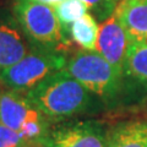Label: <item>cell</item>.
<instances>
[{"mask_svg": "<svg viewBox=\"0 0 147 147\" xmlns=\"http://www.w3.org/2000/svg\"><path fill=\"white\" fill-rule=\"evenodd\" d=\"M49 120L65 121L91 114L103 107L97 96L80 84L65 69L54 72L26 93Z\"/></svg>", "mask_w": 147, "mask_h": 147, "instance_id": "6da1fadb", "label": "cell"}, {"mask_svg": "<svg viewBox=\"0 0 147 147\" xmlns=\"http://www.w3.org/2000/svg\"><path fill=\"white\" fill-rule=\"evenodd\" d=\"M64 69L97 96L105 107H117L131 96L125 76L96 50H77L66 60Z\"/></svg>", "mask_w": 147, "mask_h": 147, "instance_id": "7a4b0ae2", "label": "cell"}, {"mask_svg": "<svg viewBox=\"0 0 147 147\" xmlns=\"http://www.w3.org/2000/svg\"><path fill=\"white\" fill-rule=\"evenodd\" d=\"M12 11L31 47L60 52L69 45L52 5L38 0H16Z\"/></svg>", "mask_w": 147, "mask_h": 147, "instance_id": "3957f363", "label": "cell"}, {"mask_svg": "<svg viewBox=\"0 0 147 147\" xmlns=\"http://www.w3.org/2000/svg\"><path fill=\"white\" fill-rule=\"evenodd\" d=\"M49 119L21 92L0 88V123L32 145L42 146L50 130Z\"/></svg>", "mask_w": 147, "mask_h": 147, "instance_id": "277c9868", "label": "cell"}, {"mask_svg": "<svg viewBox=\"0 0 147 147\" xmlns=\"http://www.w3.org/2000/svg\"><path fill=\"white\" fill-rule=\"evenodd\" d=\"M66 58L61 52L31 47L20 61L0 75V84L10 90L27 93L54 72L63 70Z\"/></svg>", "mask_w": 147, "mask_h": 147, "instance_id": "5b68a950", "label": "cell"}, {"mask_svg": "<svg viewBox=\"0 0 147 147\" xmlns=\"http://www.w3.org/2000/svg\"><path fill=\"white\" fill-rule=\"evenodd\" d=\"M107 131L96 120L63 121L50 127L43 147H107Z\"/></svg>", "mask_w": 147, "mask_h": 147, "instance_id": "8992f818", "label": "cell"}, {"mask_svg": "<svg viewBox=\"0 0 147 147\" xmlns=\"http://www.w3.org/2000/svg\"><path fill=\"white\" fill-rule=\"evenodd\" d=\"M129 43L130 42L125 30L123 28L115 13L100 24L96 52H98L121 75H124V65Z\"/></svg>", "mask_w": 147, "mask_h": 147, "instance_id": "52a82bcc", "label": "cell"}, {"mask_svg": "<svg viewBox=\"0 0 147 147\" xmlns=\"http://www.w3.org/2000/svg\"><path fill=\"white\" fill-rule=\"evenodd\" d=\"M31 44L15 17L0 16V75L30 52Z\"/></svg>", "mask_w": 147, "mask_h": 147, "instance_id": "ba28073f", "label": "cell"}, {"mask_svg": "<svg viewBox=\"0 0 147 147\" xmlns=\"http://www.w3.org/2000/svg\"><path fill=\"white\" fill-rule=\"evenodd\" d=\"M129 42L147 43V0H120L115 12Z\"/></svg>", "mask_w": 147, "mask_h": 147, "instance_id": "9c48e42d", "label": "cell"}, {"mask_svg": "<svg viewBox=\"0 0 147 147\" xmlns=\"http://www.w3.org/2000/svg\"><path fill=\"white\" fill-rule=\"evenodd\" d=\"M107 147H147V121L115 124L107 131Z\"/></svg>", "mask_w": 147, "mask_h": 147, "instance_id": "30bf717a", "label": "cell"}, {"mask_svg": "<svg viewBox=\"0 0 147 147\" xmlns=\"http://www.w3.org/2000/svg\"><path fill=\"white\" fill-rule=\"evenodd\" d=\"M124 76L131 91L135 88L147 91V43H129Z\"/></svg>", "mask_w": 147, "mask_h": 147, "instance_id": "8fae6325", "label": "cell"}, {"mask_svg": "<svg viewBox=\"0 0 147 147\" xmlns=\"http://www.w3.org/2000/svg\"><path fill=\"white\" fill-rule=\"evenodd\" d=\"M99 26L96 17L90 12L75 21L70 27V38L82 49L96 50Z\"/></svg>", "mask_w": 147, "mask_h": 147, "instance_id": "7c38bea8", "label": "cell"}, {"mask_svg": "<svg viewBox=\"0 0 147 147\" xmlns=\"http://www.w3.org/2000/svg\"><path fill=\"white\" fill-rule=\"evenodd\" d=\"M53 7L59 24L61 26L64 38L69 43L71 25L84 16L86 12H88V7L82 0H63L61 3L54 5Z\"/></svg>", "mask_w": 147, "mask_h": 147, "instance_id": "4fadbf2b", "label": "cell"}, {"mask_svg": "<svg viewBox=\"0 0 147 147\" xmlns=\"http://www.w3.org/2000/svg\"><path fill=\"white\" fill-rule=\"evenodd\" d=\"M96 20L104 21L115 12L117 1L115 0H82Z\"/></svg>", "mask_w": 147, "mask_h": 147, "instance_id": "5bb4252c", "label": "cell"}, {"mask_svg": "<svg viewBox=\"0 0 147 147\" xmlns=\"http://www.w3.org/2000/svg\"><path fill=\"white\" fill-rule=\"evenodd\" d=\"M31 142L27 141L15 130L0 123V147H30Z\"/></svg>", "mask_w": 147, "mask_h": 147, "instance_id": "9a60e30c", "label": "cell"}, {"mask_svg": "<svg viewBox=\"0 0 147 147\" xmlns=\"http://www.w3.org/2000/svg\"><path fill=\"white\" fill-rule=\"evenodd\" d=\"M38 1H40V3H44V4H48V5H52V6H54V5H57V4L61 3L63 0H38Z\"/></svg>", "mask_w": 147, "mask_h": 147, "instance_id": "2e32d148", "label": "cell"}, {"mask_svg": "<svg viewBox=\"0 0 147 147\" xmlns=\"http://www.w3.org/2000/svg\"><path fill=\"white\" fill-rule=\"evenodd\" d=\"M30 147H43V146H39V145H32V146H30Z\"/></svg>", "mask_w": 147, "mask_h": 147, "instance_id": "e0dca14e", "label": "cell"}, {"mask_svg": "<svg viewBox=\"0 0 147 147\" xmlns=\"http://www.w3.org/2000/svg\"><path fill=\"white\" fill-rule=\"evenodd\" d=\"M115 1H117V4H118V1H120V0H115Z\"/></svg>", "mask_w": 147, "mask_h": 147, "instance_id": "ac0fdd59", "label": "cell"}]
</instances>
